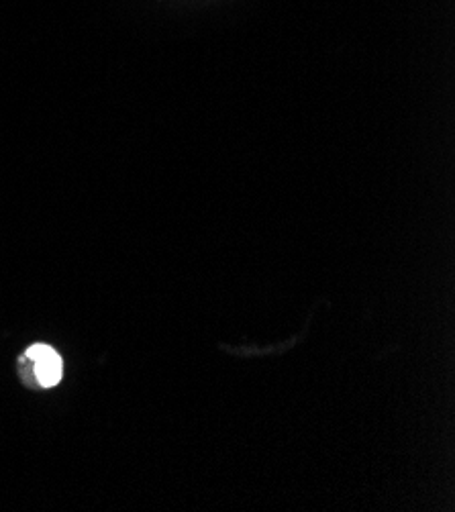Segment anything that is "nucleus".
<instances>
[{"instance_id":"1","label":"nucleus","mask_w":455,"mask_h":512,"mask_svg":"<svg viewBox=\"0 0 455 512\" xmlns=\"http://www.w3.org/2000/svg\"><path fill=\"white\" fill-rule=\"evenodd\" d=\"M25 357L33 364V374L39 386L52 388L62 380V357L49 345H31Z\"/></svg>"}]
</instances>
